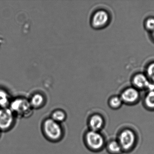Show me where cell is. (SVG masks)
I'll return each instance as SVG.
<instances>
[{
	"instance_id": "1",
	"label": "cell",
	"mask_w": 154,
	"mask_h": 154,
	"mask_svg": "<svg viewBox=\"0 0 154 154\" xmlns=\"http://www.w3.org/2000/svg\"><path fill=\"white\" fill-rule=\"evenodd\" d=\"M43 130L46 137L52 141H58L63 137V130L61 124L51 118L45 120Z\"/></svg>"
},
{
	"instance_id": "2",
	"label": "cell",
	"mask_w": 154,
	"mask_h": 154,
	"mask_svg": "<svg viewBox=\"0 0 154 154\" xmlns=\"http://www.w3.org/2000/svg\"><path fill=\"white\" fill-rule=\"evenodd\" d=\"M9 108L15 116L17 115L22 118L30 116L33 109L29 101L22 98L14 100L10 104Z\"/></svg>"
},
{
	"instance_id": "3",
	"label": "cell",
	"mask_w": 154,
	"mask_h": 154,
	"mask_svg": "<svg viewBox=\"0 0 154 154\" xmlns=\"http://www.w3.org/2000/svg\"><path fill=\"white\" fill-rule=\"evenodd\" d=\"M85 138L86 145L92 150H100L105 143L104 137L99 131L90 130L86 132Z\"/></svg>"
},
{
	"instance_id": "4",
	"label": "cell",
	"mask_w": 154,
	"mask_h": 154,
	"mask_svg": "<svg viewBox=\"0 0 154 154\" xmlns=\"http://www.w3.org/2000/svg\"><path fill=\"white\" fill-rule=\"evenodd\" d=\"M118 141L122 150H130L136 143V134L133 131L129 129L123 130L119 134Z\"/></svg>"
},
{
	"instance_id": "5",
	"label": "cell",
	"mask_w": 154,
	"mask_h": 154,
	"mask_svg": "<svg viewBox=\"0 0 154 154\" xmlns=\"http://www.w3.org/2000/svg\"><path fill=\"white\" fill-rule=\"evenodd\" d=\"M15 115L9 108H0V131L9 130L14 124Z\"/></svg>"
},
{
	"instance_id": "6",
	"label": "cell",
	"mask_w": 154,
	"mask_h": 154,
	"mask_svg": "<svg viewBox=\"0 0 154 154\" xmlns=\"http://www.w3.org/2000/svg\"><path fill=\"white\" fill-rule=\"evenodd\" d=\"M109 16L105 11H98L94 13L92 19V25L95 28L103 26L109 21Z\"/></svg>"
},
{
	"instance_id": "7",
	"label": "cell",
	"mask_w": 154,
	"mask_h": 154,
	"mask_svg": "<svg viewBox=\"0 0 154 154\" xmlns=\"http://www.w3.org/2000/svg\"><path fill=\"white\" fill-rule=\"evenodd\" d=\"M139 97L138 91L134 88H129L123 91L122 93L120 98L122 102L128 103L136 102Z\"/></svg>"
},
{
	"instance_id": "8",
	"label": "cell",
	"mask_w": 154,
	"mask_h": 154,
	"mask_svg": "<svg viewBox=\"0 0 154 154\" xmlns=\"http://www.w3.org/2000/svg\"><path fill=\"white\" fill-rule=\"evenodd\" d=\"M133 83L138 88H147L150 91H154V85L150 83L146 76L142 74H138L134 76Z\"/></svg>"
},
{
	"instance_id": "9",
	"label": "cell",
	"mask_w": 154,
	"mask_h": 154,
	"mask_svg": "<svg viewBox=\"0 0 154 154\" xmlns=\"http://www.w3.org/2000/svg\"><path fill=\"white\" fill-rule=\"evenodd\" d=\"M104 119L101 115L95 114L90 117L89 120V126L90 130L99 131L104 126Z\"/></svg>"
},
{
	"instance_id": "10",
	"label": "cell",
	"mask_w": 154,
	"mask_h": 154,
	"mask_svg": "<svg viewBox=\"0 0 154 154\" xmlns=\"http://www.w3.org/2000/svg\"><path fill=\"white\" fill-rule=\"evenodd\" d=\"M29 101L33 109H38L44 105L45 100L43 95L39 94H36L32 96Z\"/></svg>"
},
{
	"instance_id": "11",
	"label": "cell",
	"mask_w": 154,
	"mask_h": 154,
	"mask_svg": "<svg viewBox=\"0 0 154 154\" xmlns=\"http://www.w3.org/2000/svg\"><path fill=\"white\" fill-rule=\"evenodd\" d=\"M108 151L112 154H119L122 149L118 140H111L107 145Z\"/></svg>"
},
{
	"instance_id": "12",
	"label": "cell",
	"mask_w": 154,
	"mask_h": 154,
	"mask_svg": "<svg viewBox=\"0 0 154 154\" xmlns=\"http://www.w3.org/2000/svg\"><path fill=\"white\" fill-rule=\"evenodd\" d=\"M50 118L56 122L61 123L66 119V113L62 110H56L52 112Z\"/></svg>"
},
{
	"instance_id": "13",
	"label": "cell",
	"mask_w": 154,
	"mask_h": 154,
	"mask_svg": "<svg viewBox=\"0 0 154 154\" xmlns=\"http://www.w3.org/2000/svg\"><path fill=\"white\" fill-rule=\"evenodd\" d=\"M10 104L9 98L8 94L0 90V108H8Z\"/></svg>"
},
{
	"instance_id": "14",
	"label": "cell",
	"mask_w": 154,
	"mask_h": 154,
	"mask_svg": "<svg viewBox=\"0 0 154 154\" xmlns=\"http://www.w3.org/2000/svg\"><path fill=\"white\" fill-rule=\"evenodd\" d=\"M145 103L148 109H154V91H149L145 99Z\"/></svg>"
},
{
	"instance_id": "15",
	"label": "cell",
	"mask_w": 154,
	"mask_h": 154,
	"mask_svg": "<svg viewBox=\"0 0 154 154\" xmlns=\"http://www.w3.org/2000/svg\"><path fill=\"white\" fill-rule=\"evenodd\" d=\"M122 101L120 97L114 96L110 100L109 103L110 106L113 109H118L121 106Z\"/></svg>"
},
{
	"instance_id": "16",
	"label": "cell",
	"mask_w": 154,
	"mask_h": 154,
	"mask_svg": "<svg viewBox=\"0 0 154 154\" xmlns=\"http://www.w3.org/2000/svg\"><path fill=\"white\" fill-rule=\"evenodd\" d=\"M147 74L148 76L151 80L154 82V63L150 64L147 69Z\"/></svg>"
},
{
	"instance_id": "17",
	"label": "cell",
	"mask_w": 154,
	"mask_h": 154,
	"mask_svg": "<svg viewBox=\"0 0 154 154\" xmlns=\"http://www.w3.org/2000/svg\"><path fill=\"white\" fill-rule=\"evenodd\" d=\"M146 28L149 30H154V18H149L146 22Z\"/></svg>"
},
{
	"instance_id": "18",
	"label": "cell",
	"mask_w": 154,
	"mask_h": 154,
	"mask_svg": "<svg viewBox=\"0 0 154 154\" xmlns=\"http://www.w3.org/2000/svg\"><path fill=\"white\" fill-rule=\"evenodd\" d=\"M4 42V40L3 38H2V37L1 36H0V48L1 47L2 45H3Z\"/></svg>"
},
{
	"instance_id": "19",
	"label": "cell",
	"mask_w": 154,
	"mask_h": 154,
	"mask_svg": "<svg viewBox=\"0 0 154 154\" xmlns=\"http://www.w3.org/2000/svg\"><path fill=\"white\" fill-rule=\"evenodd\" d=\"M153 36H154V31H153Z\"/></svg>"
},
{
	"instance_id": "20",
	"label": "cell",
	"mask_w": 154,
	"mask_h": 154,
	"mask_svg": "<svg viewBox=\"0 0 154 154\" xmlns=\"http://www.w3.org/2000/svg\"><path fill=\"white\" fill-rule=\"evenodd\" d=\"M0 133H1V131H0Z\"/></svg>"
}]
</instances>
